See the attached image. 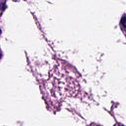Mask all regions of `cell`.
<instances>
[{"instance_id": "cell-2", "label": "cell", "mask_w": 126, "mask_h": 126, "mask_svg": "<svg viewBox=\"0 0 126 126\" xmlns=\"http://www.w3.org/2000/svg\"><path fill=\"white\" fill-rule=\"evenodd\" d=\"M114 126H124L123 125H122L121 124H116Z\"/></svg>"}, {"instance_id": "cell-5", "label": "cell", "mask_w": 126, "mask_h": 126, "mask_svg": "<svg viewBox=\"0 0 126 126\" xmlns=\"http://www.w3.org/2000/svg\"><path fill=\"white\" fill-rule=\"evenodd\" d=\"M1 29H0V34H1Z\"/></svg>"}, {"instance_id": "cell-4", "label": "cell", "mask_w": 126, "mask_h": 126, "mask_svg": "<svg viewBox=\"0 0 126 126\" xmlns=\"http://www.w3.org/2000/svg\"><path fill=\"white\" fill-rule=\"evenodd\" d=\"M1 57H2V54H1V52H0V59L1 58Z\"/></svg>"}, {"instance_id": "cell-1", "label": "cell", "mask_w": 126, "mask_h": 126, "mask_svg": "<svg viewBox=\"0 0 126 126\" xmlns=\"http://www.w3.org/2000/svg\"><path fill=\"white\" fill-rule=\"evenodd\" d=\"M121 23L124 28H126V17H123L121 19Z\"/></svg>"}, {"instance_id": "cell-3", "label": "cell", "mask_w": 126, "mask_h": 126, "mask_svg": "<svg viewBox=\"0 0 126 126\" xmlns=\"http://www.w3.org/2000/svg\"><path fill=\"white\" fill-rule=\"evenodd\" d=\"M89 126H100L97 125H95V124H92V125H91Z\"/></svg>"}]
</instances>
